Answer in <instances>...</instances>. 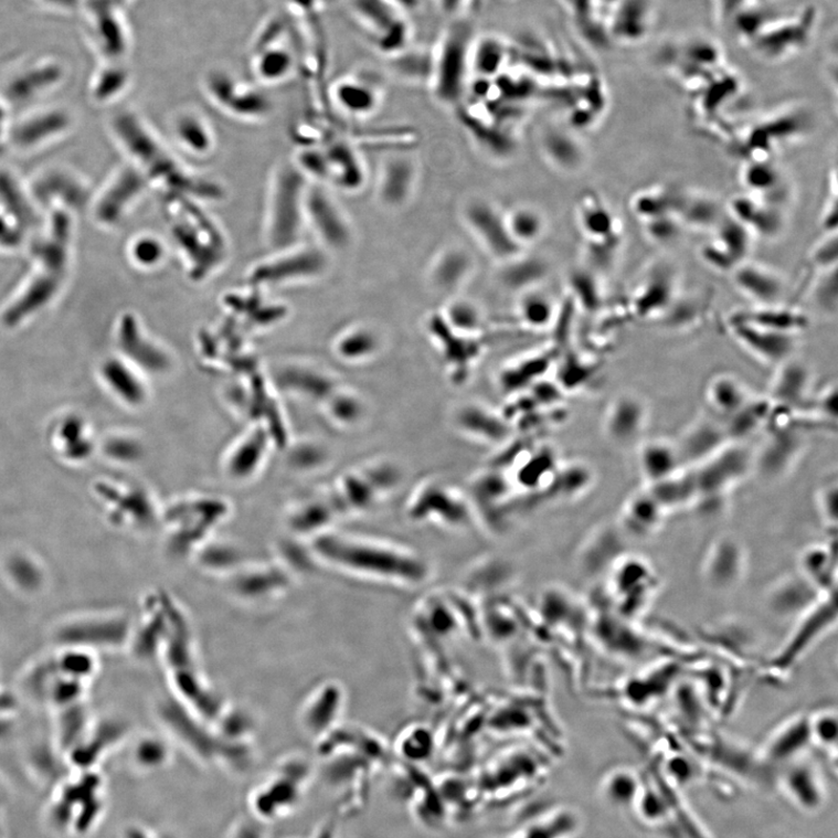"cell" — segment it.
<instances>
[{
	"mask_svg": "<svg viewBox=\"0 0 838 838\" xmlns=\"http://www.w3.org/2000/svg\"><path fill=\"white\" fill-rule=\"evenodd\" d=\"M167 246L155 234H141L130 246L131 261L145 271H153L163 265L167 259Z\"/></svg>",
	"mask_w": 838,
	"mask_h": 838,
	"instance_id": "c3c4849f",
	"label": "cell"
},
{
	"mask_svg": "<svg viewBox=\"0 0 838 838\" xmlns=\"http://www.w3.org/2000/svg\"><path fill=\"white\" fill-rule=\"evenodd\" d=\"M641 791L636 773L629 768L615 770L606 783L608 799L618 807L634 806Z\"/></svg>",
	"mask_w": 838,
	"mask_h": 838,
	"instance_id": "7dc6e473",
	"label": "cell"
},
{
	"mask_svg": "<svg viewBox=\"0 0 838 838\" xmlns=\"http://www.w3.org/2000/svg\"><path fill=\"white\" fill-rule=\"evenodd\" d=\"M736 289L754 306L781 305L785 293L783 278L768 267L744 262L732 273Z\"/></svg>",
	"mask_w": 838,
	"mask_h": 838,
	"instance_id": "d4e9b609",
	"label": "cell"
},
{
	"mask_svg": "<svg viewBox=\"0 0 838 838\" xmlns=\"http://www.w3.org/2000/svg\"><path fill=\"white\" fill-rule=\"evenodd\" d=\"M838 241L837 231L827 232L824 238L813 247L810 252L812 267L818 272L837 268Z\"/></svg>",
	"mask_w": 838,
	"mask_h": 838,
	"instance_id": "680465c9",
	"label": "cell"
},
{
	"mask_svg": "<svg viewBox=\"0 0 838 838\" xmlns=\"http://www.w3.org/2000/svg\"><path fill=\"white\" fill-rule=\"evenodd\" d=\"M799 573L821 594L836 593V551L830 544H814L799 559Z\"/></svg>",
	"mask_w": 838,
	"mask_h": 838,
	"instance_id": "d590c367",
	"label": "cell"
},
{
	"mask_svg": "<svg viewBox=\"0 0 838 838\" xmlns=\"http://www.w3.org/2000/svg\"><path fill=\"white\" fill-rule=\"evenodd\" d=\"M512 240L523 250L539 242L545 232L543 214L529 205H519L505 214Z\"/></svg>",
	"mask_w": 838,
	"mask_h": 838,
	"instance_id": "ee69618b",
	"label": "cell"
},
{
	"mask_svg": "<svg viewBox=\"0 0 838 838\" xmlns=\"http://www.w3.org/2000/svg\"><path fill=\"white\" fill-rule=\"evenodd\" d=\"M836 593L823 595L808 612L795 623L789 637L776 656L770 660V668L776 672H788L794 665L827 635L836 625Z\"/></svg>",
	"mask_w": 838,
	"mask_h": 838,
	"instance_id": "9c48e42d",
	"label": "cell"
},
{
	"mask_svg": "<svg viewBox=\"0 0 838 838\" xmlns=\"http://www.w3.org/2000/svg\"><path fill=\"white\" fill-rule=\"evenodd\" d=\"M679 198L680 190L654 185L637 191L632 199L630 206L635 216L643 223L666 216V214H676Z\"/></svg>",
	"mask_w": 838,
	"mask_h": 838,
	"instance_id": "b9f144b4",
	"label": "cell"
},
{
	"mask_svg": "<svg viewBox=\"0 0 838 838\" xmlns=\"http://www.w3.org/2000/svg\"><path fill=\"white\" fill-rule=\"evenodd\" d=\"M437 2L446 14L459 20L475 11L479 0H437Z\"/></svg>",
	"mask_w": 838,
	"mask_h": 838,
	"instance_id": "6125c7cd",
	"label": "cell"
},
{
	"mask_svg": "<svg viewBox=\"0 0 838 838\" xmlns=\"http://www.w3.org/2000/svg\"><path fill=\"white\" fill-rule=\"evenodd\" d=\"M658 575L649 561L626 552L609 572V593L614 611L634 620L651 606L659 590Z\"/></svg>",
	"mask_w": 838,
	"mask_h": 838,
	"instance_id": "52a82bcc",
	"label": "cell"
},
{
	"mask_svg": "<svg viewBox=\"0 0 838 838\" xmlns=\"http://www.w3.org/2000/svg\"><path fill=\"white\" fill-rule=\"evenodd\" d=\"M714 231L713 238L701 247V259L709 268L732 274L746 262L754 235L729 213L724 214Z\"/></svg>",
	"mask_w": 838,
	"mask_h": 838,
	"instance_id": "5bb4252c",
	"label": "cell"
},
{
	"mask_svg": "<svg viewBox=\"0 0 838 838\" xmlns=\"http://www.w3.org/2000/svg\"><path fill=\"white\" fill-rule=\"evenodd\" d=\"M148 185L147 180L135 166L123 169L112 188L107 190L103 201L104 221L114 224L119 222L140 199Z\"/></svg>",
	"mask_w": 838,
	"mask_h": 838,
	"instance_id": "4dcf8cb0",
	"label": "cell"
},
{
	"mask_svg": "<svg viewBox=\"0 0 838 838\" xmlns=\"http://www.w3.org/2000/svg\"><path fill=\"white\" fill-rule=\"evenodd\" d=\"M730 442L722 420L708 414L697 418L676 442L685 467H693L712 457Z\"/></svg>",
	"mask_w": 838,
	"mask_h": 838,
	"instance_id": "44dd1931",
	"label": "cell"
},
{
	"mask_svg": "<svg viewBox=\"0 0 838 838\" xmlns=\"http://www.w3.org/2000/svg\"><path fill=\"white\" fill-rule=\"evenodd\" d=\"M336 105L343 114L363 118L373 115L381 104L382 89L369 77L341 81L333 94Z\"/></svg>",
	"mask_w": 838,
	"mask_h": 838,
	"instance_id": "f1b7e54d",
	"label": "cell"
},
{
	"mask_svg": "<svg viewBox=\"0 0 838 838\" xmlns=\"http://www.w3.org/2000/svg\"><path fill=\"white\" fill-rule=\"evenodd\" d=\"M206 89L213 104L235 119L259 121L273 113V104L266 95L226 75L211 76Z\"/></svg>",
	"mask_w": 838,
	"mask_h": 838,
	"instance_id": "4fadbf2b",
	"label": "cell"
},
{
	"mask_svg": "<svg viewBox=\"0 0 838 838\" xmlns=\"http://www.w3.org/2000/svg\"><path fill=\"white\" fill-rule=\"evenodd\" d=\"M676 214L683 227L707 231L715 230L725 213L720 203L707 193L680 191Z\"/></svg>",
	"mask_w": 838,
	"mask_h": 838,
	"instance_id": "8d00e7d4",
	"label": "cell"
},
{
	"mask_svg": "<svg viewBox=\"0 0 838 838\" xmlns=\"http://www.w3.org/2000/svg\"><path fill=\"white\" fill-rule=\"evenodd\" d=\"M310 181L294 163H278L269 180L265 212V241L272 252L303 243L306 198Z\"/></svg>",
	"mask_w": 838,
	"mask_h": 838,
	"instance_id": "3957f363",
	"label": "cell"
},
{
	"mask_svg": "<svg viewBox=\"0 0 838 838\" xmlns=\"http://www.w3.org/2000/svg\"><path fill=\"white\" fill-rule=\"evenodd\" d=\"M837 393L836 383L826 385L818 395L812 396L808 405L809 412L815 416L821 417V421L836 422Z\"/></svg>",
	"mask_w": 838,
	"mask_h": 838,
	"instance_id": "94428289",
	"label": "cell"
},
{
	"mask_svg": "<svg viewBox=\"0 0 838 838\" xmlns=\"http://www.w3.org/2000/svg\"><path fill=\"white\" fill-rule=\"evenodd\" d=\"M60 437L66 447V456L74 460H82L91 456L92 443L84 437V428L81 420L71 417L64 421L60 428Z\"/></svg>",
	"mask_w": 838,
	"mask_h": 838,
	"instance_id": "11a10c76",
	"label": "cell"
},
{
	"mask_svg": "<svg viewBox=\"0 0 838 838\" xmlns=\"http://www.w3.org/2000/svg\"><path fill=\"white\" fill-rule=\"evenodd\" d=\"M771 411L772 401L768 397L752 395L738 413L722 421L730 442L745 443L760 432H765Z\"/></svg>",
	"mask_w": 838,
	"mask_h": 838,
	"instance_id": "f35d334b",
	"label": "cell"
},
{
	"mask_svg": "<svg viewBox=\"0 0 838 838\" xmlns=\"http://www.w3.org/2000/svg\"><path fill=\"white\" fill-rule=\"evenodd\" d=\"M690 468L697 487L694 507L708 510L721 506L730 491L754 471V450L745 443H729L712 457Z\"/></svg>",
	"mask_w": 838,
	"mask_h": 838,
	"instance_id": "5b68a950",
	"label": "cell"
},
{
	"mask_svg": "<svg viewBox=\"0 0 838 838\" xmlns=\"http://www.w3.org/2000/svg\"><path fill=\"white\" fill-rule=\"evenodd\" d=\"M446 323L457 331L477 332L481 326L479 309L466 299H455L441 314Z\"/></svg>",
	"mask_w": 838,
	"mask_h": 838,
	"instance_id": "f5cc1de1",
	"label": "cell"
},
{
	"mask_svg": "<svg viewBox=\"0 0 838 838\" xmlns=\"http://www.w3.org/2000/svg\"><path fill=\"white\" fill-rule=\"evenodd\" d=\"M759 450H754V471L766 481L783 479L799 462L806 439L802 427L793 425L770 429Z\"/></svg>",
	"mask_w": 838,
	"mask_h": 838,
	"instance_id": "7c38bea8",
	"label": "cell"
},
{
	"mask_svg": "<svg viewBox=\"0 0 838 838\" xmlns=\"http://www.w3.org/2000/svg\"><path fill=\"white\" fill-rule=\"evenodd\" d=\"M649 407L640 396L623 393L608 405L604 418L606 437L616 446L628 447L643 436L648 426Z\"/></svg>",
	"mask_w": 838,
	"mask_h": 838,
	"instance_id": "ac0fdd59",
	"label": "cell"
},
{
	"mask_svg": "<svg viewBox=\"0 0 838 838\" xmlns=\"http://www.w3.org/2000/svg\"><path fill=\"white\" fill-rule=\"evenodd\" d=\"M137 447L127 441H112L106 445V453L120 460H131L137 456Z\"/></svg>",
	"mask_w": 838,
	"mask_h": 838,
	"instance_id": "be15d7a7",
	"label": "cell"
},
{
	"mask_svg": "<svg viewBox=\"0 0 838 838\" xmlns=\"http://www.w3.org/2000/svg\"><path fill=\"white\" fill-rule=\"evenodd\" d=\"M747 323L799 336L809 327V318L797 308L783 304L775 306H754L736 311L732 317Z\"/></svg>",
	"mask_w": 838,
	"mask_h": 838,
	"instance_id": "d6a6232c",
	"label": "cell"
},
{
	"mask_svg": "<svg viewBox=\"0 0 838 838\" xmlns=\"http://www.w3.org/2000/svg\"><path fill=\"white\" fill-rule=\"evenodd\" d=\"M644 232L648 238L657 244H668L678 238L683 226L676 214L653 219L643 222Z\"/></svg>",
	"mask_w": 838,
	"mask_h": 838,
	"instance_id": "6f0895ef",
	"label": "cell"
},
{
	"mask_svg": "<svg viewBox=\"0 0 838 838\" xmlns=\"http://www.w3.org/2000/svg\"><path fill=\"white\" fill-rule=\"evenodd\" d=\"M476 269V259L460 246L442 250L429 265L428 279L438 291L454 294L468 282Z\"/></svg>",
	"mask_w": 838,
	"mask_h": 838,
	"instance_id": "484cf974",
	"label": "cell"
},
{
	"mask_svg": "<svg viewBox=\"0 0 838 838\" xmlns=\"http://www.w3.org/2000/svg\"><path fill=\"white\" fill-rule=\"evenodd\" d=\"M162 210L171 241L192 283H205L225 267L231 252L227 235L203 203L165 193Z\"/></svg>",
	"mask_w": 838,
	"mask_h": 838,
	"instance_id": "7a4b0ae2",
	"label": "cell"
},
{
	"mask_svg": "<svg viewBox=\"0 0 838 838\" xmlns=\"http://www.w3.org/2000/svg\"><path fill=\"white\" fill-rule=\"evenodd\" d=\"M798 572L782 577L767 594L768 609L782 618L798 619L823 597Z\"/></svg>",
	"mask_w": 838,
	"mask_h": 838,
	"instance_id": "cb8c5ba5",
	"label": "cell"
},
{
	"mask_svg": "<svg viewBox=\"0 0 838 838\" xmlns=\"http://www.w3.org/2000/svg\"><path fill=\"white\" fill-rule=\"evenodd\" d=\"M306 227L329 253L347 250L353 243L354 231L346 210L323 184L310 182L308 187Z\"/></svg>",
	"mask_w": 838,
	"mask_h": 838,
	"instance_id": "ba28073f",
	"label": "cell"
},
{
	"mask_svg": "<svg viewBox=\"0 0 838 838\" xmlns=\"http://www.w3.org/2000/svg\"><path fill=\"white\" fill-rule=\"evenodd\" d=\"M791 764L784 777L791 797L803 808H818L823 802V791L816 772L806 763Z\"/></svg>",
	"mask_w": 838,
	"mask_h": 838,
	"instance_id": "7bdbcfd3",
	"label": "cell"
},
{
	"mask_svg": "<svg viewBox=\"0 0 838 838\" xmlns=\"http://www.w3.org/2000/svg\"><path fill=\"white\" fill-rule=\"evenodd\" d=\"M118 338L120 348L127 353V356L141 362L144 367H157L156 352L148 347L146 341H144L139 333L137 321L132 315L124 316L119 327Z\"/></svg>",
	"mask_w": 838,
	"mask_h": 838,
	"instance_id": "bcb514c9",
	"label": "cell"
},
{
	"mask_svg": "<svg viewBox=\"0 0 838 838\" xmlns=\"http://www.w3.org/2000/svg\"><path fill=\"white\" fill-rule=\"evenodd\" d=\"M728 326L741 348L771 367H779L793 358L797 350V335L771 330L734 318H729Z\"/></svg>",
	"mask_w": 838,
	"mask_h": 838,
	"instance_id": "9a60e30c",
	"label": "cell"
},
{
	"mask_svg": "<svg viewBox=\"0 0 838 838\" xmlns=\"http://www.w3.org/2000/svg\"><path fill=\"white\" fill-rule=\"evenodd\" d=\"M577 223L585 235L593 259L611 263L623 240V229L606 202L595 192L586 191L577 202Z\"/></svg>",
	"mask_w": 838,
	"mask_h": 838,
	"instance_id": "30bf717a",
	"label": "cell"
},
{
	"mask_svg": "<svg viewBox=\"0 0 838 838\" xmlns=\"http://www.w3.org/2000/svg\"><path fill=\"white\" fill-rule=\"evenodd\" d=\"M637 464L647 486L669 478L685 468L676 442L662 438L640 442Z\"/></svg>",
	"mask_w": 838,
	"mask_h": 838,
	"instance_id": "4316f807",
	"label": "cell"
},
{
	"mask_svg": "<svg viewBox=\"0 0 838 838\" xmlns=\"http://www.w3.org/2000/svg\"><path fill=\"white\" fill-rule=\"evenodd\" d=\"M473 38L466 25L456 24L448 28L429 51L432 74L428 83L436 99L445 106L457 105L467 93Z\"/></svg>",
	"mask_w": 838,
	"mask_h": 838,
	"instance_id": "277c9868",
	"label": "cell"
},
{
	"mask_svg": "<svg viewBox=\"0 0 838 838\" xmlns=\"http://www.w3.org/2000/svg\"><path fill=\"white\" fill-rule=\"evenodd\" d=\"M572 287L580 305L590 311L595 312L603 304L600 288L596 279L587 272H576L572 276Z\"/></svg>",
	"mask_w": 838,
	"mask_h": 838,
	"instance_id": "9f6ffc18",
	"label": "cell"
},
{
	"mask_svg": "<svg viewBox=\"0 0 838 838\" xmlns=\"http://www.w3.org/2000/svg\"><path fill=\"white\" fill-rule=\"evenodd\" d=\"M330 267V253L316 244L299 243L290 248L272 252L254 264L247 274L250 286L267 289L309 282L323 276Z\"/></svg>",
	"mask_w": 838,
	"mask_h": 838,
	"instance_id": "8992f818",
	"label": "cell"
},
{
	"mask_svg": "<svg viewBox=\"0 0 838 838\" xmlns=\"http://www.w3.org/2000/svg\"><path fill=\"white\" fill-rule=\"evenodd\" d=\"M646 488L668 513L693 507L697 502V487L690 467Z\"/></svg>",
	"mask_w": 838,
	"mask_h": 838,
	"instance_id": "74e56055",
	"label": "cell"
},
{
	"mask_svg": "<svg viewBox=\"0 0 838 838\" xmlns=\"http://www.w3.org/2000/svg\"><path fill=\"white\" fill-rule=\"evenodd\" d=\"M415 494L412 509L416 516L428 510L424 516L432 518L438 509L435 518L439 515L441 519H447V523L450 521L449 523L458 524L467 512L466 505L457 496L458 492L443 484L428 482Z\"/></svg>",
	"mask_w": 838,
	"mask_h": 838,
	"instance_id": "836d02e7",
	"label": "cell"
},
{
	"mask_svg": "<svg viewBox=\"0 0 838 838\" xmlns=\"http://www.w3.org/2000/svg\"><path fill=\"white\" fill-rule=\"evenodd\" d=\"M728 213L744 224L752 235L775 238L784 226L778 206L771 205L755 195H740L730 202Z\"/></svg>",
	"mask_w": 838,
	"mask_h": 838,
	"instance_id": "83f0119b",
	"label": "cell"
},
{
	"mask_svg": "<svg viewBox=\"0 0 838 838\" xmlns=\"http://www.w3.org/2000/svg\"><path fill=\"white\" fill-rule=\"evenodd\" d=\"M463 220L485 251L501 264L523 253L524 250L512 240L505 214L490 202L469 201L463 210Z\"/></svg>",
	"mask_w": 838,
	"mask_h": 838,
	"instance_id": "8fae6325",
	"label": "cell"
},
{
	"mask_svg": "<svg viewBox=\"0 0 838 838\" xmlns=\"http://www.w3.org/2000/svg\"><path fill=\"white\" fill-rule=\"evenodd\" d=\"M116 132L134 166L149 185L165 193H178L203 204L226 199L225 188L185 166L145 121L135 115L116 120Z\"/></svg>",
	"mask_w": 838,
	"mask_h": 838,
	"instance_id": "6da1fadb",
	"label": "cell"
},
{
	"mask_svg": "<svg viewBox=\"0 0 838 838\" xmlns=\"http://www.w3.org/2000/svg\"><path fill=\"white\" fill-rule=\"evenodd\" d=\"M813 303L826 315H836L838 303L837 268L819 273L812 285Z\"/></svg>",
	"mask_w": 838,
	"mask_h": 838,
	"instance_id": "db71d44e",
	"label": "cell"
},
{
	"mask_svg": "<svg viewBox=\"0 0 838 838\" xmlns=\"http://www.w3.org/2000/svg\"><path fill=\"white\" fill-rule=\"evenodd\" d=\"M810 743L808 715H795L773 733L765 754L773 762L788 763L803 754Z\"/></svg>",
	"mask_w": 838,
	"mask_h": 838,
	"instance_id": "e575fe53",
	"label": "cell"
},
{
	"mask_svg": "<svg viewBox=\"0 0 838 838\" xmlns=\"http://www.w3.org/2000/svg\"><path fill=\"white\" fill-rule=\"evenodd\" d=\"M171 128L179 146L193 157L206 158L216 149V134L210 123L198 113L178 114Z\"/></svg>",
	"mask_w": 838,
	"mask_h": 838,
	"instance_id": "1f68e13d",
	"label": "cell"
},
{
	"mask_svg": "<svg viewBox=\"0 0 838 838\" xmlns=\"http://www.w3.org/2000/svg\"><path fill=\"white\" fill-rule=\"evenodd\" d=\"M676 277L668 266H657L641 279L630 297L629 308L636 318H664L677 298Z\"/></svg>",
	"mask_w": 838,
	"mask_h": 838,
	"instance_id": "d6986e66",
	"label": "cell"
},
{
	"mask_svg": "<svg viewBox=\"0 0 838 838\" xmlns=\"http://www.w3.org/2000/svg\"><path fill=\"white\" fill-rule=\"evenodd\" d=\"M103 375L112 389L128 403L138 404L142 401L144 391L140 384L119 361H106L103 367Z\"/></svg>",
	"mask_w": 838,
	"mask_h": 838,
	"instance_id": "681fc988",
	"label": "cell"
},
{
	"mask_svg": "<svg viewBox=\"0 0 838 838\" xmlns=\"http://www.w3.org/2000/svg\"><path fill=\"white\" fill-rule=\"evenodd\" d=\"M751 396L745 383L728 373L713 376L704 390L709 414L722 421L738 413Z\"/></svg>",
	"mask_w": 838,
	"mask_h": 838,
	"instance_id": "f546056e",
	"label": "cell"
},
{
	"mask_svg": "<svg viewBox=\"0 0 838 838\" xmlns=\"http://www.w3.org/2000/svg\"><path fill=\"white\" fill-rule=\"evenodd\" d=\"M384 2L410 17V14L417 12L423 8L425 0H384Z\"/></svg>",
	"mask_w": 838,
	"mask_h": 838,
	"instance_id": "e7e4bbea",
	"label": "cell"
},
{
	"mask_svg": "<svg viewBox=\"0 0 838 838\" xmlns=\"http://www.w3.org/2000/svg\"><path fill=\"white\" fill-rule=\"evenodd\" d=\"M776 369L767 397L800 414L807 411L813 396V376L807 364L793 357Z\"/></svg>",
	"mask_w": 838,
	"mask_h": 838,
	"instance_id": "7402d4cb",
	"label": "cell"
},
{
	"mask_svg": "<svg viewBox=\"0 0 838 838\" xmlns=\"http://www.w3.org/2000/svg\"><path fill=\"white\" fill-rule=\"evenodd\" d=\"M502 265H505L502 278L506 284L518 289L532 287L540 283L548 271L542 261L535 259V257H527L523 253Z\"/></svg>",
	"mask_w": 838,
	"mask_h": 838,
	"instance_id": "f6af8a7d",
	"label": "cell"
},
{
	"mask_svg": "<svg viewBox=\"0 0 838 838\" xmlns=\"http://www.w3.org/2000/svg\"><path fill=\"white\" fill-rule=\"evenodd\" d=\"M746 552L734 537L723 535L706 553L702 577L706 585L715 592L735 590L746 570Z\"/></svg>",
	"mask_w": 838,
	"mask_h": 838,
	"instance_id": "2e32d148",
	"label": "cell"
},
{
	"mask_svg": "<svg viewBox=\"0 0 838 838\" xmlns=\"http://www.w3.org/2000/svg\"><path fill=\"white\" fill-rule=\"evenodd\" d=\"M812 743L826 750H836L838 736V718L835 709L824 708L808 715Z\"/></svg>",
	"mask_w": 838,
	"mask_h": 838,
	"instance_id": "816d5d0a",
	"label": "cell"
},
{
	"mask_svg": "<svg viewBox=\"0 0 838 838\" xmlns=\"http://www.w3.org/2000/svg\"><path fill=\"white\" fill-rule=\"evenodd\" d=\"M325 160V183L343 192H358L367 183V168L354 145L338 132L319 145Z\"/></svg>",
	"mask_w": 838,
	"mask_h": 838,
	"instance_id": "e0dca14e",
	"label": "cell"
},
{
	"mask_svg": "<svg viewBox=\"0 0 838 838\" xmlns=\"http://www.w3.org/2000/svg\"><path fill=\"white\" fill-rule=\"evenodd\" d=\"M542 149L552 166L571 173L583 167L586 161L582 144L562 128H550L542 137Z\"/></svg>",
	"mask_w": 838,
	"mask_h": 838,
	"instance_id": "ab89813d",
	"label": "cell"
},
{
	"mask_svg": "<svg viewBox=\"0 0 838 838\" xmlns=\"http://www.w3.org/2000/svg\"><path fill=\"white\" fill-rule=\"evenodd\" d=\"M816 505L824 523L835 530L838 521V485L836 480L825 484L816 494Z\"/></svg>",
	"mask_w": 838,
	"mask_h": 838,
	"instance_id": "91938a15",
	"label": "cell"
},
{
	"mask_svg": "<svg viewBox=\"0 0 838 838\" xmlns=\"http://www.w3.org/2000/svg\"><path fill=\"white\" fill-rule=\"evenodd\" d=\"M519 311L530 328H544L554 316V305L548 295L528 289L520 300Z\"/></svg>",
	"mask_w": 838,
	"mask_h": 838,
	"instance_id": "f907efd6",
	"label": "cell"
},
{
	"mask_svg": "<svg viewBox=\"0 0 838 838\" xmlns=\"http://www.w3.org/2000/svg\"><path fill=\"white\" fill-rule=\"evenodd\" d=\"M604 626L600 633H604L603 639L605 646L625 658H635L643 654L647 648L646 639L632 625V619L620 616L615 611L612 616L603 622Z\"/></svg>",
	"mask_w": 838,
	"mask_h": 838,
	"instance_id": "60d3db41",
	"label": "cell"
},
{
	"mask_svg": "<svg viewBox=\"0 0 838 838\" xmlns=\"http://www.w3.org/2000/svg\"><path fill=\"white\" fill-rule=\"evenodd\" d=\"M666 516L668 512L644 488L634 492L623 505L617 526L627 539L646 540L661 529Z\"/></svg>",
	"mask_w": 838,
	"mask_h": 838,
	"instance_id": "603a6c76",
	"label": "cell"
},
{
	"mask_svg": "<svg viewBox=\"0 0 838 838\" xmlns=\"http://www.w3.org/2000/svg\"><path fill=\"white\" fill-rule=\"evenodd\" d=\"M420 170L414 159L393 156L382 163L376 187L379 202L386 209H401L411 202Z\"/></svg>",
	"mask_w": 838,
	"mask_h": 838,
	"instance_id": "ffe728a7",
	"label": "cell"
}]
</instances>
